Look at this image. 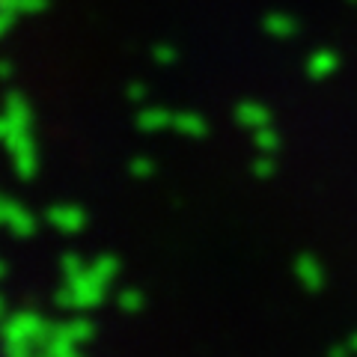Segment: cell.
Returning <instances> with one entry per match:
<instances>
[{
    "label": "cell",
    "mask_w": 357,
    "mask_h": 357,
    "mask_svg": "<svg viewBox=\"0 0 357 357\" xmlns=\"http://www.w3.org/2000/svg\"><path fill=\"white\" fill-rule=\"evenodd\" d=\"M116 259L114 256H102L96 265H89L84 274L66 280L63 289L57 292V304L63 310H89L105 298V289L116 277Z\"/></svg>",
    "instance_id": "cell-1"
},
{
    "label": "cell",
    "mask_w": 357,
    "mask_h": 357,
    "mask_svg": "<svg viewBox=\"0 0 357 357\" xmlns=\"http://www.w3.org/2000/svg\"><path fill=\"white\" fill-rule=\"evenodd\" d=\"M3 137L15 158V173L21 178H30L36 173V149H33V140H30V107L18 93H9L6 98Z\"/></svg>",
    "instance_id": "cell-2"
},
{
    "label": "cell",
    "mask_w": 357,
    "mask_h": 357,
    "mask_svg": "<svg viewBox=\"0 0 357 357\" xmlns=\"http://www.w3.org/2000/svg\"><path fill=\"white\" fill-rule=\"evenodd\" d=\"M6 351L9 354H27L33 349H42V342L48 340L51 325L39 319L36 312H18L6 321Z\"/></svg>",
    "instance_id": "cell-3"
},
{
    "label": "cell",
    "mask_w": 357,
    "mask_h": 357,
    "mask_svg": "<svg viewBox=\"0 0 357 357\" xmlns=\"http://www.w3.org/2000/svg\"><path fill=\"white\" fill-rule=\"evenodd\" d=\"M0 215H3V223L9 227V232L18 238H30L33 232H36V220H33V215L24 208V206H18L15 199H3V206H0Z\"/></svg>",
    "instance_id": "cell-4"
},
{
    "label": "cell",
    "mask_w": 357,
    "mask_h": 357,
    "mask_svg": "<svg viewBox=\"0 0 357 357\" xmlns=\"http://www.w3.org/2000/svg\"><path fill=\"white\" fill-rule=\"evenodd\" d=\"M45 218H48L51 227L60 229V232H77L84 227V220H86V215L77 206H51Z\"/></svg>",
    "instance_id": "cell-5"
},
{
    "label": "cell",
    "mask_w": 357,
    "mask_h": 357,
    "mask_svg": "<svg viewBox=\"0 0 357 357\" xmlns=\"http://www.w3.org/2000/svg\"><path fill=\"white\" fill-rule=\"evenodd\" d=\"M295 277H298V283L307 289V292H319L321 286H325V271H321V265L312 259V256H298V262H295Z\"/></svg>",
    "instance_id": "cell-6"
},
{
    "label": "cell",
    "mask_w": 357,
    "mask_h": 357,
    "mask_svg": "<svg viewBox=\"0 0 357 357\" xmlns=\"http://www.w3.org/2000/svg\"><path fill=\"white\" fill-rule=\"evenodd\" d=\"M337 69H340V57L333 51H328V48H319V51H312L307 57V75L312 77V81L331 77Z\"/></svg>",
    "instance_id": "cell-7"
},
{
    "label": "cell",
    "mask_w": 357,
    "mask_h": 357,
    "mask_svg": "<svg viewBox=\"0 0 357 357\" xmlns=\"http://www.w3.org/2000/svg\"><path fill=\"white\" fill-rule=\"evenodd\" d=\"M236 119L241 122L244 128H262V126H271V114H268V107H262L259 102H241L236 105Z\"/></svg>",
    "instance_id": "cell-8"
},
{
    "label": "cell",
    "mask_w": 357,
    "mask_h": 357,
    "mask_svg": "<svg viewBox=\"0 0 357 357\" xmlns=\"http://www.w3.org/2000/svg\"><path fill=\"white\" fill-rule=\"evenodd\" d=\"M262 30L268 33V36L286 39V36H295L298 24H295V18L286 15V13H268V15L262 18Z\"/></svg>",
    "instance_id": "cell-9"
},
{
    "label": "cell",
    "mask_w": 357,
    "mask_h": 357,
    "mask_svg": "<svg viewBox=\"0 0 357 357\" xmlns=\"http://www.w3.org/2000/svg\"><path fill=\"white\" fill-rule=\"evenodd\" d=\"M48 6V0H3V33L13 27V18L21 13V15H27V13H39V9Z\"/></svg>",
    "instance_id": "cell-10"
},
{
    "label": "cell",
    "mask_w": 357,
    "mask_h": 357,
    "mask_svg": "<svg viewBox=\"0 0 357 357\" xmlns=\"http://www.w3.org/2000/svg\"><path fill=\"white\" fill-rule=\"evenodd\" d=\"M167 126H173V114H167L164 107H143L137 114V128L143 131H161Z\"/></svg>",
    "instance_id": "cell-11"
},
{
    "label": "cell",
    "mask_w": 357,
    "mask_h": 357,
    "mask_svg": "<svg viewBox=\"0 0 357 357\" xmlns=\"http://www.w3.org/2000/svg\"><path fill=\"white\" fill-rule=\"evenodd\" d=\"M173 128L185 137H206V119L197 116V114H176L173 116Z\"/></svg>",
    "instance_id": "cell-12"
},
{
    "label": "cell",
    "mask_w": 357,
    "mask_h": 357,
    "mask_svg": "<svg viewBox=\"0 0 357 357\" xmlns=\"http://www.w3.org/2000/svg\"><path fill=\"white\" fill-rule=\"evenodd\" d=\"M253 146L259 149L262 155H274L277 146H280V137H277V131L271 126H262L253 131Z\"/></svg>",
    "instance_id": "cell-13"
},
{
    "label": "cell",
    "mask_w": 357,
    "mask_h": 357,
    "mask_svg": "<svg viewBox=\"0 0 357 357\" xmlns=\"http://www.w3.org/2000/svg\"><path fill=\"white\" fill-rule=\"evenodd\" d=\"M116 304L122 312H137L143 310V295L137 292V289H122V292L116 295Z\"/></svg>",
    "instance_id": "cell-14"
},
{
    "label": "cell",
    "mask_w": 357,
    "mask_h": 357,
    "mask_svg": "<svg viewBox=\"0 0 357 357\" xmlns=\"http://www.w3.org/2000/svg\"><path fill=\"white\" fill-rule=\"evenodd\" d=\"M84 271H86V265H84V259L77 253L63 256V280H72V277L84 274Z\"/></svg>",
    "instance_id": "cell-15"
},
{
    "label": "cell",
    "mask_w": 357,
    "mask_h": 357,
    "mask_svg": "<svg viewBox=\"0 0 357 357\" xmlns=\"http://www.w3.org/2000/svg\"><path fill=\"white\" fill-rule=\"evenodd\" d=\"M253 173L259 176V178L274 176V161H271V155H262V152H259V158H256V164H253Z\"/></svg>",
    "instance_id": "cell-16"
},
{
    "label": "cell",
    "mask_w": 357,
    "mask_h": 357,
    "mask_svg": "<svg viewBox=\"0 0 357 357\" xmlns=\"http://www.w3.org/2000/svg\"><path fill=\"white\" fill-rule=\"evenodd\" d=\"M128 170H131V176L143 178V176H152V173H155V167H152V161H149V158H134Z\"/></svg>",
    "instance_id": "cell-17"
},
{
    "label": "cell",
    "mask_w": 357,
    "mask_h": 357,
    "mask_svg": "<svg viewBox=\"0 0 357 357\" xmlns=\"http://www.w3.org/2000/svg\"><path fill=\"white\" fill-rule=\"evenodd\" d=\"M152 57H155V63L164 66V63H173L176 60V51L170 48V45H158V48L152 51Z\"/></svg>",
    "instance_id": "cell-18"
},
{
    "label": "cell",
    "mask_w": 357,
    "mask_h": 357,
    "mask_svg": "<svg viewBox=\"0 0 357 357\" xmlns=\"http://www.w3.org/2000/svg\"><path fill=\"white\" fill-rule=\"evenodd\" d=\"M128 98H131V102H143V98H146V86H143V84H131L128 86Z\"/></svg>",
    "instance_id": "cell-19"
},
{
    "label": "cell",
    "mask_w": 357,
    "mask_h": 357,
    "mask_svg": "<svg viewBox=\"0 0 357 357\" xmlns=\"http://www.w3.org/2000/svg\"><path fill=\"white\" fill-rule=\"evenodd\" d=\"M345 345H349V354H357V333H354V337H349V342H345Z\"/></svg>",
    "instance_id": "cell-20"
}]
</instances>
